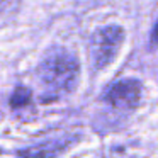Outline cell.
<instances>
[{
	"mask_svg": "<svg viewBox=\"0 0 158 158\" xmlns=\"http://www.w3.org/2000/svg\"><path fill=\"white\" fill-rule=\"evenodd\" d=\"M80 77L78 60L65 48H53L46 53L38 68V78L43 87V100L51 102L75 90Z\"/></svg>",
	"mask_w": 158,
	"mask_h": 158,
	"instance_id": "1",
	"label": "cell"
},
{
	"mask_svg": "<svg viewBox=\"0 0 158 158\" xmlns=\"http://www.w3.org/2000/svg\"><path fill=\"white\" fill-rule=\"evenodd\" d=\"M124 41V31L121 26H104L97 29L90 41V56L97 70L106 68L114 61Z\"/></svg>",
	"mask_w": 158,
	"mask_h": 158,
	"instance_id": "2",
	"label": "cell"
},
{
	"mask_svg": "<svg viewBox=\"0 0 158 158\" xmlns=\"http://www.w3.org/2000/svg\"><path fill=\"white\" fill-rule=\"evenodd\" d=\"M104 100L119 110H133L141 99V83L136 78H123L114 82L104 92Z\"/></svg>",
	"mask_w": 158,
	"mask_h": 158,
	"instance_id": "3",
	"label": "cell"
},
{
	"mask_svg": "<svg viewBox=\"0 0 158 158\" xmlns=\"http://www.w3.org/2000/svg\"><path fill=\"white\" fill-rule=\"evenodd\" d=\"M73 144L70 138H56L19 151V158H56Z\"/></svg>",
	"mask_w": 158,
	"mask_h": 158,
	"instance_id": "4",
	"label": "cell"
},
{
	"mask_svg": "<svg viewBox=\"0 0 158 158\" xmlns=\"http://www.w3.org/2000/svg\"><path fill=\"white\" fill-rule=\"evenodd\" d=\"M29 100H31V90L26 89V87H19V89H15V92L12 94L10 106L14 107V109H19V107L27 106Z\"/></svg>",
	"mask_w": 158,
	"mask_h": 158,
	"instance_id": "5",
	"label": "cell"
},
{
	"mask_svg": "<svg viewBox=\"0 0 158 158\" xmlns=\"http://www.w3.org/2000/svg\"><path fill=\"white\" fill-rule=\"evenodd\" d=\"M21 0H0V14H10L17 10Z\"/></svg>",
	"mask_w": 158,
	"mask_h": 158,
	"instance_id": "6",
	"label": "cell"
},
{
	"mask_svg": "<svg viewBox=\"0 0 158 158\" xmlns=\"http://www.w3.org/2000/svg\"><path fill=\"white\" fill-rule=\"evenodd\" d=\"M151 44L153 46H158V21L153 27V32H151Z\"/></svg>",
	"mask_w": 158,
	"mask_h": 158,
	"instance_id": "7",
	"label": "cell"
}]
</instances>
